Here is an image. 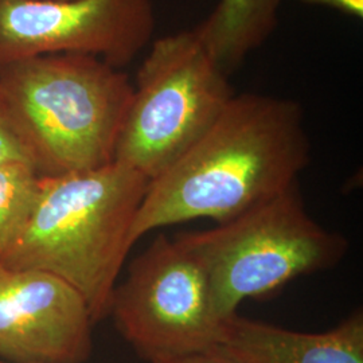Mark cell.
I'll return each instance as SVG.
<instances>
[{
    "label": "cell",
    "mask_w": 363,
    "mask_h": 363,
    "mask_svg": "<svg viewBox=\"0 0 363 363\" xmlns=\"http://www.w3.org/2000/svg\"><path fill=\"white\" fill-rule=\"evenodd\" d=\"M310 152L296 101L234 94L213 125L148 182L132 245L160 228L194 220L220 223L247 213L298 183Z\"/></svg>",
    "instance_id": "1"
},
{
    "label": "cell",
    "mask_w": 363,
    "mask_h": 363,
    "mask_svg": "<svg viewBox=\"0 0 363 363\" xmlns=\"http://www.w3.org/2000/svg\"><path fill=\"white\" fill-rule=\"evenodd\" d=\"M132 96L121 69L89 54L39 55L0 69V111L39 177L112 163Z\"/></svg>",
    "instance_id": "2"
},
{
    "label": "cell",
    "mask_w": 363,
    "mask_h": 363,
    "mask_svg": "<svg viewBox=\"0 0 363 363\" xmlns=\"http://www.w3.org/2000/svg\"><path fill=\"white\" fill-rule=\"evenodd\" d=\"M148 179L125 164L40 177L38 201L13 250L10 269L50 273L84 298L94 325L109 315L130 230Z\"/></svg>",
    "instance_id": "3"
},
{
    "label": "cell",
    "mask_w": 363,
    "mask_h": 363,
    "mask_svg": "<svg viewBox=\"0 0 363 363\" xmlns=\"http://www.w3.org/2000/svg\"><path fill=\"white\" fill-rule=\"evenodd\" d=\"M174 238L205 273L223 322L247 298L271 296L301 276L333 269L350 249L346 235L312 218L298 183L235 218Z\"/></svg>",
    "instance_id": "4"
},
{
    "label": "cell",
    "mask_w": 363,
    "mask_h": 363,
    "mask_svg": "<svg viewBox=\"0 0 363 363\" xmlns=\"http://www.w3.org/2000/svg\"><path fill=\"white\" fill-rule=\"evenodd\" d=\"M228 77L195 28L156 39L138 72L113 162L155 179L230 101Z\"/></svg>",
    "instance_id": "5"
},
{
    "label": "cell",
    "mask_w": 363,
    "mask_h": 363,
    "mask_svg": "<svg viewBox=\"0 0 363 363\" xmlns=\"http://www.w3.org/2000/svg\"><path fill=\"white\" fill-rule=\"evenodd\" d=\"M108 316L147 363L214 349L226 323L214 311L199 264L164 234L132 261Z\"/></svg>",
    "instance_id": "6"
},
{
    "label": "cell",
    "mask_w": 363,
    "mask_h": 363,
    "mask_svg": "<svg viewBox=\"0 0 363 363\" xmlns=\"http://www.w3.org/2000/svg\"><path fill=\"white\" fill-rule=\"evenodd\" d=\"M152 0H0V69L61 52L121 69L152 38Z\"/></svg>",
    "instance_id": "7"
},
{
    "label": "cell",
    "mask_w": 363,
    "mask_h": 363,
    "mask_svg": "<svg viewBox=\"0 0 363 363\" xmlns=\"http://www.w3.org/2000/svg\"><path fill=\"white\" fill-rule=\"evenodd\" d=\"M94 322L84 298L57 276L0 264V359L85 363Z\"/></svg>",
    "instance_id": "8"
},
{
    "label": "cell",
    "mask_w": 363,
    "mask_h": 363,
    "mask_svg": "<svg viewBox=\"0 0 363 363\" xmlns=\"http://www.w3.org/2000/svg\"><path fill=\"white\" fill-rule=\"evenodd\" d=\"M220 350L244 363H363V312L323 333H301L234 315Z\"/></svg>",
    "instance_id": "9"
},
{
    "label": "cell",
    "mask_w": 363,
    "mask_h": 363,
    "mask_svg": "<svg viewBox=\"0 0 363 363\" xmlns=\"http://www.w3.org/2000/svg\"><path fill=\"white\" fill-rule=\"evenodd\" d=\"M284 0H220L196 33L229 76L272 35Z\"/></svg>",
    "instance_id": "10"
},
{
    "label": "cell",
    "mask_w": 363,
    "mask_h": 363,
    "mask_svg": "<svg viewBox=\"0 0 363 363\" xmlns=\"http://www.w3.org/2000/svg\"><path fill=\"white\" fill-rule=\"evenodd\" d=\"M40 191V177L23 162L0 166V261L25 232Z\"/></svg>",
    "instance_id": "11"
},
{
    "label": "cell",
    "mask_w": 363,
    "mask_h": 363,
    "mask_svg": "<svg viewBox=\"0 0 363 363\" xmlns=\"http://www.w3.org/2000/svg\"><path fill=\"white\" fill-rule=\"evenodd\" d=\"M16 162L31 164L25 148L0 111V166Z\"/></svg>",
    "instance_id": "12"
},
{
    "label": "cell",
    "mask_w": 363,
    "mask_h": 363,
    "mask_svg": "<svg viewBox=\"0 0 363 363\" xmlns=\"http://www.w3.org/2000/svg\"><path fill=\"white\" fill-rule=\"evenodd\" d=\"M150 363H244L233 357L228 355L226 352L220 350L218 347L210 349L206 351H199V352H193L187 355H181L175 358H169V359H160V361H154Z\"/></svg>",
    "instance_id": "13"
},
{
    "label": "cell",
    "mask_w": 363,
    "mask_h": 363,
    "mask_svg": "<svg viewBox=\"0 0 363 363\" xmlns=\"http://www.w3.org/2000/svg\"><path fill=\"white\" fill-rule=\"evenodd\" d=\"M298 1L306 4L330 7L333 10H337L339 13H346L357 19L363 18V0H298Z\"/></svg>",
    "instance_id": "14"
},
{
    "label": "cell",
    "mask_w": 363,
    "mask_h": 363,
    "mask_svg": "<svg viewBox=\"0 0 363 363\" xmlns=\"http://www.w3.org/2000/svg\"><path fill=\"white\" fill-rule=\"evenodd\" d=\"M40 1H67V0H40Z\"/></svg>",
    "instance_id": "15"
},
{
    "label": "cell",
    "mask_w": 363,
    "mask_h": 363,
    "mask_svg": "<svg viewBox=\"0 0 363 363\" xmlns=\"http://www.w3.org/2000/svg\"><path fill=\"white\" fill-rule=\"evenodd\" d=\"M0 363H11V362H7V361H3V359H0Z\"/></svg>",
    "instance_id": "16"
}]
</instances>
